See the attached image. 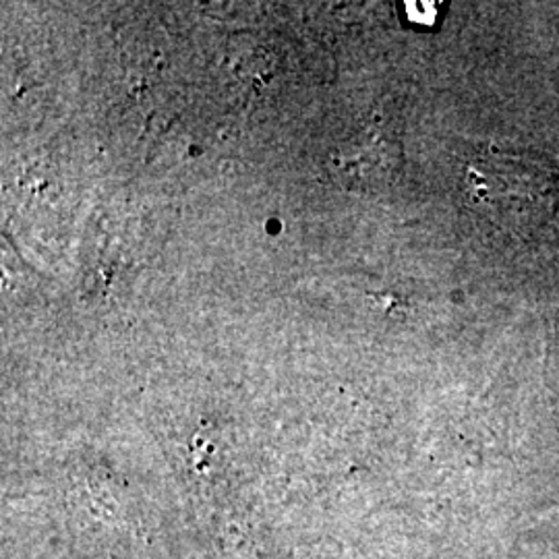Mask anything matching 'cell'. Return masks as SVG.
Listing matches in <instances>:
<instances>
[{"mask_svg": "<svg viewBox=\"0 0 559 559\" xmlns=\"http://www.w3.org/2000/svg\"><path fill=\"white\" fill-rule=\"evenodd\" d=\"M402 158V141L394 124L371 120L340 147L334 164L346 185L378 189L399 177Z\"/></svg>", "mask_w": 559, "mask_h": 559, "instance_id": "cell-1", "label": "cell"}]
</instances>
